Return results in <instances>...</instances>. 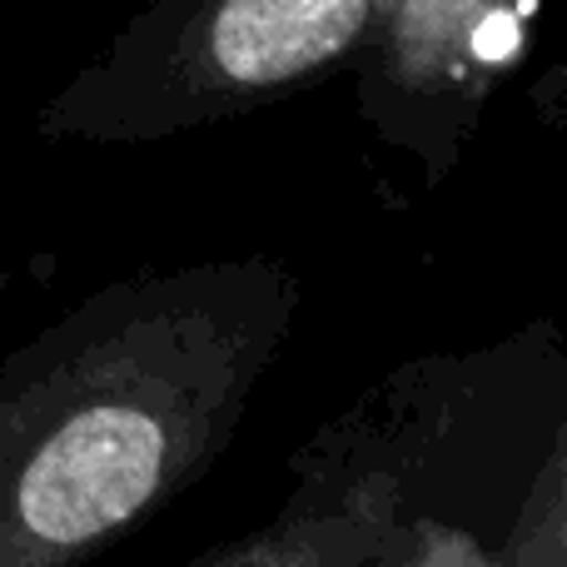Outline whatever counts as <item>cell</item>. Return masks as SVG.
<instances>
[{
	"label": "cell",
	"mask_w": 567,
	"mask_h": 567,
	"mask_svg": "<svg viewBox=\"0 0 567 567\" xmlns=\"http://www.w3.org/2000/svg\"><path fill=\"white\" fill-rule=\"evenodd\" d=\"M543 0H379L359 60V110L373 130L423 150L443 175L483 100L523 55Z\"/></svg>",
	"instance_id": "cell-5"
},
{
	"label": "cell",
	"mask_w": 567,
	"mask_h": 567,
	"mask_svg": "<svg viewBox=\"0 0 567 567\" xmlns=\"http://www.w3.org/2000/svg\"><path fill=\"white\" fill-rule=\"evenodd\" d=\"M503 567H567V399L518 513V528L503 548Z\"/></svg>",
	"instance_id": "cell-6"
},
{
	"label": "cell",
	"mask_w": 567,
	"mask_h": 567,
	"mask_svg": "<svg viewBox=\"0 0 567 567\" xmlns=\"http://www.w3.org/2000/svg\"><path fill=\"white\" fill-rule=\"evenodd\" d=\"M379 0H150L40 115L50 140L150 145L353 70Z\"/></svg>",
	"instance_id": "cell-2"
},
{
	"label": "cell",
	"mask_w": 567,
	"mask_h": 567,
	"mask_svg": "<svg viewBox=\"0 0 567 567\" xmlns=\"http://www.w3.org/2000/svg\"><path fill=\"white\" fill-rule=\"evenodd\" d=\"M429 359L383 373L289 458V493L255 533L189 567H383L419 483Z\"/></svg>",
	"instance_id": "cell-4"
},
{
	"label": "cell",
	"mask_w": 567,
	"mask_h": 567,
	"mask_svg": "<svg viewBox=\"0 0 567 567\" xmlns=\"http://www.w3.org/2000/svg\"><path fill=\"white\" fill-rule=\"evenodd\" d=\"M269 255L95 289L0 359V567H80L195 488L299 319Z\"/></svg>",
	"instance_id": "cell-1"
},
{
	"label": "cell",
	"mask_w": 567,
	"mask_h": 567,
	"mask_svg": "<svg viewBox=\"0 0 567 567\" xmlns=\"http://www.w3.org/2000/svg\"><path fill=\"white\" fill-rule=\"evenodd\" d=\"M567 399V333L429 359L419 483L383 567H503Z\"/></svg>",
	"instance_id": "cell-3"
}]
</instances>
